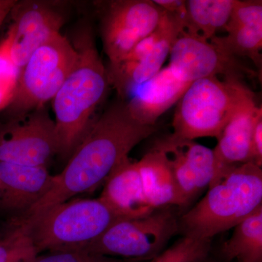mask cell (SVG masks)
Segmentation results:
<instances>
[{"instance_id": "6da1fadb", "label": "cell", "mask_w": 262, "mask_h": 262, "mask_svg": "<svg viewBox=\"0 0 262 262\" xmlns=\"http://www.w3.org/2000/svg\"><path fill=\"white\" fill-rule=\"evenodd\" d=\"M155 130V126L137 121L123 100L114 102L95 120L64 169L53 176L48 192L24 217L94 190L128 158L131 150Z\"/></svg>"}, {"instance_id": "7a4b0ae2", "label": "cell", "mask_w": 262, "mask_h": 262, "mask_svg": "<svg viewBox=\"0 0 262 262\" xmlns=\"http://www.w3.org/2000/svg\"><path fill=\"white\" fill-rule=\"evenodd\" d=\"M73 46L78 61L53 98L58 154L70 157L94 123L95 112L106 96L107 70L89 27L76 33Z\"/></svg>"}, {"instance_id": "3957f363", "label": "cell", "mask_w": 262, "mask_h": 262, "mask_svg": "<svg viewBox=\"0 0 262 262\" xmlns=\"http://www.w3.org/2000/svg\"><path fill=\"white\" fill-rule=\"evenodd\" d=\"M262 207V170L247 163L229 169L210 184L206 195L182 215L184 236L211 241Z\"/></svg>"}, {"instance_id": "277c9868", "label": "cell", "mask_w": 262, "mask_h": 262, "mask_svg": "<svg viewBox=\"0 0 262 262\" xmlns=\"http://www.w3.org/2000/svg\"><path fill=\"white\" fill-rule=\"evenodd\" d=\"M101 198L63 202L36 215L24 217L23 225L39 253L42 251L80 250L121 220Z\"/></svg>"}, {"instance_id": "5b68a950", "label": "cell", "mask_w": 262, "mask_h": 262, "mask_svg": "<svg viewBox=\"0 0 262 262\" xmlns=\"http://www.w3.org/2000/svg\"><path fill=\"white\" fill-rule=\"evenodd\" d=\"M253 94L241 79L216 76L194 81L177 103L172 135L194 140L218 138L239 106Z\"/></svg>"}, {"instance_id": "8992f818", "label": "cell", "mask_w": 262, "mask_h": 262, "mask_svg": "<svg viewBox=\"0 0 262 262\" xmlns=\"http://www.w3.org/2000/svg\"><path fill=\"white\" fill-rule=\"evenodd\" d=\"M78 53L57 33L34 52L20 70L16 91L8 110L15 117L42 107L53 100L75 69Z\"/></svg>"}, {"instance_id": "52a82bcc", "label": "cell", "mask_w": 262, "mask_h": 262, "mask_svg": "<svg viewBox=\"0 0 262 262\" xmlns=\"http://www.w3.org/2000/svg\"><path fill=\"white\" fill-rule=\"evenodd\" d=\"M179 222L170 208L136 218L121 219L82 251L103 256L151 260L178 232Z\"/></svg>"}, {"instance_id": "ba28073f", "label": "cell", "mask_w": 262, "mask_h": 262, "mask_svg": "<svg viewBox=\"0 0 262 262\" xmlns=\"http://www.w3.org/2000/svg\"><path fill=\"white\" fill-rule=\"evenodd\" d=\"M58 151L56 124L44 106L0 125V162L46 167Z\"/></svg>"}, {"instance_id": "9c48e42d", "label": "cell", "mask_w": 262, "mask_h": 262, "mask_svg": "<svg viewBox=\"0 0 262 262\" xmlns=\"http://www.w3.org/2000/svg\"><path fill=\"white\" fill-rule=\"evenodd\" d=\"M165 11L150 0L107 3L101 18L103 50L110 63H117L158 28Z\"/></svg>"}, {"instance_id": "30bf717a", "label": "cell", "mask_w": 262, "mask_h": 262, "mask_svg": "<svg viewBox=\"0 0 262 262\" xmlns=\"http://www.w3.org/2000/svg\"><path fill=\"white\" fill-rule=\"evenodd\" d=\"M169 56V68L188 83L213 76L239 79L243 75H254V72L222 53L210 41L184 30L174 41Z\"/></svg>"}, {"instance_id": "8fae6325", "label": "cell", "mask_w": 262, "mask_h": 262, "mask_svg": "<svg viewBox=\"0 0 262 262\" xmlns=\"http://www.w3.org/2000/svg\"><path fill=\"white\" fill-rule=\"evenodd\" d=\"M151 149L163 156L186 206L208 188L214 179L216 162L213 150L194 140L171 134L157 141Z\"/></svg>"}, {"instance_id": "7c38bea8", "label": "cell", "mask_w": 262, "mask_h": 262, "mask_svg": "<svg viewBox=\"0 0 262 262\" xmlns=\"http://www.w3.org/2000/svg\"><path fill=\"white\" fill-rule=\"evenodd\" d=\"M10 13L13 19L9 29L10 55L20 70L38 48L60 32L64 19L48 5L33 2L16 3Z\"/></svg>"}, {"instance_id": "4fadbf2b", "label": "cell", "mask_w": 262, "mask_h": 262, "mask_svg": "<svg viewBox=\"0 0 262 262\" xmlns=\"http://www.w3.org/2000/svg\"><path fill=\"white\" fill-rule=\"evenodd\" d=\"M225 37L214 36L210 42L227 56H246L257 67L261 64L262 2L236 0Z\"/></svg>"}, {"instance_id": "5bb4252c", "label": "cell", "mask_w": 262, "mask_h": 262, "mask_svg": "<svg viewBox=\"0 0 262 262\" xmlns=\"http://www.w3.org/2000/svg\"><path fill=\"white\" fill-rule=\"evenodd\" d=\"M261 117L262 108L256 105L254 94L251 95L239 106L217 138L218 143L213 149L216 170L212 182L229 169L251 162V136L255 124Z\"/></svg>"}, {"instance_id": "9a60e30c", "label": "cell", "mask_w": 262, "mask_h": 262, "mask_svg": "<svg viewBox=\"0 0 262 262\" xmlns=\"http://www.w3.org/2000/svg\"><path fill=\"white\" fill-rule=\"evenodd\" d=\"M170 14V13H169ZM171 15V14H170ZM185 27L182 20L171 15L166 32L145 58L141 61L110 63L107 70L110 85H113L121 98L135 93L160 70L170 53V48Z\"/></svg>"}, {"instance_id": "2e32d148", "label": "cell", "mask_w": 262, "mask_h": 262, "mask_svg": "<svg viewBox=\"0 0 262 262\" xmlns=\"http://www.w3.org/2000/svg\"><path fill=\"white\" fill-rule=\"evenodd\" d=\"M53 176L46 166H28L0 162L2 204L25 213L48 192Z\"/></svg>"}, {"instance_id": "e0dca14e", "label": "cell", "mask_w": 262, "mask_h": 262, "mask_svg": "<svg viewBox=\"0 0 262 262\" xmlns=\"http://www.w3.org/2000/svg\"><path fill=\"white\" fill-rule=\"evenodd\" d=\"M190 84L177 77L168 67H165L136 90L127 106L137 121L155 126L158 118L178 103Z\"/></svg>"}, {"instance_id": "ac0fdd59", "label": "cell", "mask_w": 262, "mask_h": 262, "mask_svg": "<svg viewBox=\"0 0 262 262\" xmlns=\"http://www.w3.org/2000/svg\"><path fill=\"white\" fill-rule=\"evenodd\" d=\"M104 183L100 198L121 218L144 216L155 211L144 194L137 161L127 158Z\"/></svg>"}, {"instance_id": "d6986e66", "label": "cell", "mask_w": 262, "mask_h": 262, "mask_svg": "<svg viewBox=\"0 0 262 262\" xmlns=\"http://www.w3.org/2000/svg\"><path fill=\"white\" fill-rule=\"evenodd\" d=\"M137 162L144 194L155 210L186 206L170 168L158 151L151 149Z\"/></svg>"}, {"instance_id": "ffe728a7", "label": "cell", "mask_w": 262, "mask_h": 262, "mask_svg": "<svg viewBox=\"0 0 262 262\" xmlns=\"http://www.w3.org/2000/svg\"><path fill=\"white\" fill-rule=\"evenodd\" d=\"M221 248L222 262H262V207L234 227Z\"/></svg>"}, {"instance_id": "44dd1931", "label": "cell", "mask_w": 262, "mask_h": 262, "mask_svg": "<svg viewBox=\"0 0 262 262\" xmlns=\"http://www.w3.org/2000/svg\"><path fill=\"white\" fill-rule=\"evenodd\" d=\"M236 0H189L186 1V32L209 41L229 21Z\"/></svg>"}, {"instance_id": "7402d4cb", "label": "cell", "mask_w": 262, "mask_h": 262, "mask_svg": "<svg viewBox=\"0 0 262 262\" xmlns=\"http://www.w3.org/2000/svg\"><path fill=\"white\" fill-rule=\"evenodd\" d=\"M211 241L184 236L149 262H202L210 256Z\"/></svg>"}, {"instance_id": "603a6c76", "label": "cell", "mask_w": 262, "mask_h": 262, "mask_svg": "<svg viewBox=\"0 0 262 262\" xmlns=\"http://www.w3.org/2000/svg\"><path fill=\"white\" fill-rule=\"evenodd\" d=\"M37 254L27 229L20 223L0 239V262H28Z\"/></svg>"}, {"instance_id": "cb8c5ba5", "label": "cell", "mask_w": 262, "mask_h": 262, "mask_svg": "<svg viewBox=\"0 0 262 262\" xmlns=\"http://www.w3.org/2000/svg\"><path fill=\"white\" fill-rule=\"evenodd\" d=\"M11 34L0 43V111L8 108L14 97L20 69L15 64L10 55Z\"/></svg>"}, {"instance_id": "d4e9b609", "label": "cell", "mask_w": 262, "mask_h": 262, "mask_svg": "<svg viewBox=\"0 0 262 262\" xmlns=\"http://www.w3.org/2000/svg\"><path fill=\"white\" fill-rule=\"evenodd\" d=\"M28 262H118L107 256H99L82 250L51 251L45 256L33 258Z\"/></svg>"}, {"instance_id": "484cf974", "label": "cell", "mask_w": 262, "mask_h": 262, "mask_svg": "<svg viewBox=\"0 0 262 262\" xmlns=\"http://www.w3.org/2000/svg\"><path fill=\"white\" fill-rule=\"evenodd\" d=\"M154 3L166 13L180 18L187 27V10L186 1L182 0H155Z\"/></svg>"}, {"instance_id": "4316f807", "label": "cell", "mask_w": 262, "mask_h": 262, "mask_svg": "<svg viewBox=\"0 0 262 262\" xmlns=\"http://www.w3.org/2000/svg\"><path fill=\"white\" fill-rule=\"evenodd\" d=\"M251 162L258 166L262 165V117L253 127L251 140Z\"/></svg>"}, {"instance_id": "83f0119b", "label": "cell", "mask_w": 262, "mask_h": 262, "mask_svg": "<svg viewBox=\"0 0 262 262\" xmlns=\"http://www.w3.org/2000/svg\"><path fill=\"white\" fill-rule=\"evenodd\" d=\"M16 3L14 0H0V27L7 16L11 13Z\"/></svg>"}, {"instance_id": "f1b7e54d", "label": "cell", "mask_w": 262, "mask_h": 262, "mask_svg": "<svg viewBox=\"0 0 262 262\" xmlns=\"http://www.w3.org/2000/svg\"><path fill=\"white\" fill-rule=\"evenodd\" d=\"M202 262H222L220 260L217 259V258L211 257V256H208L206 260Z\"/></svg>"}]
</instances>
